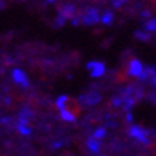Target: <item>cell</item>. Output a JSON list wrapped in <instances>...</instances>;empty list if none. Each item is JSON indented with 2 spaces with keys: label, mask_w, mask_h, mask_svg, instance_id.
<instances>
[{
  "label": "cell",
  "mask_w": 156,
  "mask_h": 156,
  "mask_svg": "<svg viewBox=\"0 0 156 156\" xmlns=\"http://www.w3.org/2000/svg\"><path fill=\"white\" fill-rule=\"evenodd\" d=\"M102 19V14L99 13V9L96 7H87L85 10V13L82 16V23L87 24V26H93V24L99 23Z\"/></svg>",
  "instance_id": "cell-1"
},
{
  "label": "cell",
  "mask_w": 156,
  "mask_h": 156,
  "mask_svg": "<svg viewBox=\"0 0 156 156\" xmlns=\"http://www.w3.org/2000/svg\"><path fill=\"white\" fill-rule=\"evenodd\" d=\"M86 70L90 72V76L92 77H102L106 72V66H105L103 62H99V60H92V62H87L86 65Z\"/></svg>",
  "instance_id": "cell-2"
},
{
  "label": "cell",
  "mask_w": 156,
  "mask_h": 156,
  "mask_svg": "<svg viewBox=\"0 0 156 156\" xmlns=\"http://www.w3.org/2000/svg\"><path fill=\"white\" fill-rule=\"evenodd\" d=\"M145 67H143L142 62L139 59H132L129 62V66H128V75L133 76V77H140V75L143 73Z\"/></svg>",
  "instance_id": "cell-3"
},
{
  "label": "cell",
  "mask_w": 156,
  "mask_h": 156,
  "mask_svg": "<svg viewBox=\"0 0 156 156\" xmlns=\"http://www.w3.org/2000/svg\"><path fill=\"white\" fill-rule=\"evenodd\" d=\"M12 79H13L14 83L23 86V87H27L29 86V77L22 69H13L12 70Z\"/></svg>",
  "instance_id": "cell-4"
},
{
  "label": "cell",
  "mask_w": 156,
  "mask_h": 156,
  "mask_svg": "<svg viewBox=\"0 0 156 156\" xmlns=\"http://www.w3.org/2000/svg\"><path fill=\"white\" fill-rule=\"evenodd\" d=\"M129 133H130V136L135 137V139H137L139 142L147 143V132L145 130V129L140 128V126L133 125L132 128H130V130H129Z\"/></svg>",
  "instance_id": "cell-5"
},
{
  "label": "cell",
  "mask_w": 156,
  "mask_h": 156,
  "mask_svg": "<svg viewBox=\"0 0 156 156\" xmlns=\"http://www.w3.org/2000/svg\"><path fill=\"white\" fill-rule=\"evenodd\" d=\"M100 95L98 93V92H90V93H87V95H83L80 96V103L83 105H89V106H93V105L96 103H99L100 102Z\"/></svg>",
  "instance_id": "cell-6"
},
{
  "label": "cell",
  "mask_w": 156,
  "mask_h": 156,
  "mask_svg": "<svg viewBox=\"0 0 156 156\" xmlns=\"http://www.w3.org/2000/svg\"><path fill=\"white\" fill-rule=\"evenodd\" d=\"M59 14L63 16L65 19H73V17H76V7H75V5H70V3H69V5L62 6Z\"/></svg>",
  "instance_id": "cell-7"
},
{
  "label": "cell",
  "mask_w": 156,
  "mask_h": 156,
  "mask_svg": "<svg viewBox=\"0 0 156 156\" xmlns=\"http://www.w3.org/2000/svg\"><path fill=\"white\" fill-rule=\"evenodd\" d=\"M149 77H152V79H153V77H156V67H153V66H146L139 79H140V80H147Z\"/></svg>",
  "instance_id": "cell-8"
},
{
  "label": "cell",
  "mask_w": 156,
  "mask_h": 156,
  "mask_svg": "<svg viewBox=\"0 0 156 156\" xmlns=\"http://www.w3.org/2000/svg\"><path fill=\"white\" fill-rule=\"evenodd\" d=\"M86 146H87V149H89L90 152H93V153H98V152L100 151V142L96 140L95 137H89L87 142H86Z\"/></svg>",
  "instance_id": "cell-9"
},
{
  "label": "cell",
  "mask_w": 156,
  "mask_h": 156,
  "mask_svg": "<svg viewBox=\"0 0 156 156\" xmlns=\"http://www.w3.org/2000/svg\"><path fill=\"white\" fill-rule=\"evenodd\" d=\"M113 19H115L113 12H110V10H105L103 13H102V19H100V22H102L103 24H106V26H109V24L113 23Z\"/></svg>",
  "instance_id": "cell-10"
},
{
  "label": "cell",
  "mask_w": 156,
  "mask_h": 156,
  "mask_svg": "<svg viewBox=\"0 0 156 156\" xmlns=\"http://www.w3.org/2000/svg\"><path fill=\"white\" fill-rule=\"evenodd\" d=\"M17 130H19V133L23 135V136H29V135L32 133V129H30V126L27 125V122H22V120H19V123H17Z\"/></svg>",
  "instance_id": "cell-11"
},
{
  "label": "cell",
  "mask_w": 156,
  "mask_h": 156,
  "mask_svg": "<svg viewBox=\"0 0 156 156\" xmlns=\"http://www.w3.org/2000/svg\"><path fill=\"white\" fill-rule=\"evenodd\" d=\"M145 32L147 33H152V32H156V17H151L145 22Z\"/></svg>",
  "instance_id": "cell-12"
},
{
  "label": "cell",
  "mask_w": 156,
  "mask_h": 156,
  "mask_svg": "<svg viewBox=\"0 0 156 156\" xmlns=\"http://www.w3.org/2000/svg\"><path fill=\"white\" fill-rule=\"evenodd\" d=\"M66 102H67V96L66 95H60L56 99L55 105H56V108L62 112V110H65V109H66Z\"/></svg>",
  "instance_id": "cell-13"
},
{
  "label": "cell",
  "mask_w": 156,
  "mask_h": 156,
  "mask_svg": "<svg viewBox=\"0 0 156 156\" xmlns=\"http://www.w3.org/2000/svg\"><path fill=\"white\" fill-rule=\"evenodd\" d=\"M60 118L63 119V120H66V122H75L76 120L75 113L70 112V110H67V109H65V110H62L60 112Z\"/></svg>",
  "instance_id": "cell-14"
},
{
  "label": "cell",
  "mask_w": 156,
  "mask_h": 156,
  "mask_svg": "<svg viewBox=\"0 0 156 156\" xmlns=\"http://www.w3.org/2000/svg\"><path fill=\"white\" fill-rule=\"evenodd\" d=\"M135 37L137 40H140V42H147L151 39V34L147 33V32H145V30H136L135 32Z\"/></svg>",
  "instance_id": "cell-15"
},
{
  "label": "cell",
  "mask_w": 156,
  "mask_h": 156,
  "mask_svg": "<svg viewBox=\"0 0 156 156\" xmlns=\"http://www.w3.org/2000/svg\"><path fill=\"white\" fill-rule=\"evenodd\" d=\"M106 136V129L105 128H98L93 132V137H95L96 140H100V139H103V137Z\"/></svg>",
  "instance_id": "cell-16"
},
{
  "label": "cell",
  "mask_w": 156,
  "mask_h": 156,
  "mask_svg": "<svg viewBox=\"0 0 156 156\" xmlns=\"http://www.w3.org/2000/svg\"><path fill=\"white\" fill-rule=\"evenodd\" d=\"M65 23H66V19H65V17H63V16H60V14H57V17L56 19H55V26H56V27H63V26H65Z\"/></svg>",
  "instance_id": "cell-17"
},
{
  "label": "cell",
  "mask_w": 156,
  "mask_h": 156,
  "mask_svg": "<svg viewBox=\"0 0 156 156\" xmlns=\"http://www.w3.org/2000/svg\"><path fill=\"white\" fill-rule=\"evenodd\" d=\"M112 105H113L115 108H119V106H123V103H122V99H120V98H115V99H113V102H112Z\"/></svg>",
  "instance_id": "cell-18"
},
{
  "label": "cell",
  "mask_w": 156,
  "mask_h": 156,
  "mask_svg": "<svg viewBox=\"0 0 156 156\" xmlns=\"http://www.w3.org/2000/svg\"><path fill=\"white\" fill-rule=\"evenodd\" d=\"M63 145H65V140H57L56 143H53V145H52V147H53V149H57V147L63 146Z\"/></svg>",
  "instance_id": "cell-19"
},
{
  "label": "cell",
  "mask_w": 156,
  "mask_h": 156,
  "mask_svg": "<svg viewBox=\"0 0 156 156\" xmlns=\"http://www.w3.org/2000/svg\"><path fill=\"white\" fill-rule=\"evenodd\" d=\"M79 23H80L79 17H73V19H72V24H73V26H79Z\"/></svg>",
  "instance_id": "cell-20"
},
{
  "label": "cell",
  "mask_w": 156,
  "mask_h": 156,
  "mask_svg": "<svg viewBox=\"0 0 156 156\" xmlns=\"http://www.w3.org/2000/svg\"><path fill=\"white\" fill-rule=\"evenodd\" d=\"M126 120H128L129 123H132V122H133V115L130 113V112H128V115H126Z\"/></svg>",
  "instance_id": "cell-21"
},
{
  "label": "cell",
  "mask_w": 156,
  "mask_h": 156,
  "mask_svg": "<svg viewBox=\"0 0 156 156\" xmlns=\"http://www.w3.org/2000/svg\"><path fill=\"white\" fill-rule=\"evenodd\" d=\"M113 6L116 7V9H119V7H122L123 6V2H113Z\"/></svg>",
  "instance_id": "cell-22"
},
{
  "label": "cell",
  "mask_w": 156,
  "mask_h": 156,
  "mask_svg": "<svg viewBox=\"0 0 156 156\" xmlns=\"http://www.w3.org/2000/svg\"><path fill=\"white\" fill-rule=\"evenodd\" d=\"M142 16H143V17H149V16H151V12L145 10V12H142Z\"/></svg>",
  "instance_id": "cell-23"
},
{
  "label": "cell",
  "mask_w": 156,
  "mask_h": 156,
  "mask_svg": "<svg viewBox=\"0 0 156 156\" xmlns=\"http://www.w3.org/2000/svg\"><path fill=\"white\" fill-rule=\"evenodd\" d=\"M7 122H9V119H7V118H3V119H2V123H7Z\"/></svg>",
  "instance_id": "cell-24"
},
{
  "label": "cell",
  "mask_w": 156,
  "mask_h": 156,
  "mask_svg": "<svg viewBox=\"0 0 156 156\" xmlns=\"http://www.w3.org/2000/svg\"><path fill=\"white\" fill-rule=\"evenodd\" d=\"M152 82H153V86L156 87V77H153V79H152Z\"/></svg>",
  "instance_id": "cell-25"
},
{
  "label": "cell",
  "mask_w": 156,
  "mask_h": 156,
  "mask_svg": "<svg viewBox=\"0 0 156 156\" xmlns=\"http://www.w3.org/2000/svg\"><path fill=\"white\" fill-rule=\"evenodd\" d=\"M3 6H5L3 5V2H0V9H3Z\"/></svg>",
  "instance_id": "cell-26"
}]
</instances>
